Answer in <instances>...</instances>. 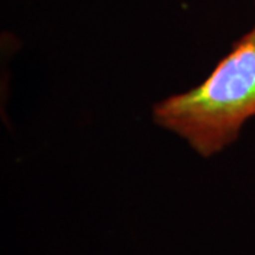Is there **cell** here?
I'll list each match as a JSON object with an SVG mask.
<instances>
[{
	"instance_id": "obj_1",
	"label": "cell",
	"mask_w": 255,
	"mask_h": 255,
	"mask_svg": "<svg viewBox=\"0 0 255 255\" xmlns=\"http://www.w3.org/2000/svg\"><path fill=\"white\" fill-rule=\"evenodd\" d=\"M156 125L203 157L223 152L255 118V24L238 38L209 77L153 107Z\"/></svg>"
}]
</instances>
